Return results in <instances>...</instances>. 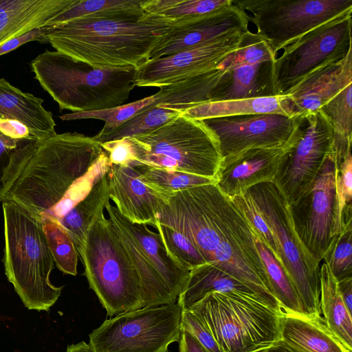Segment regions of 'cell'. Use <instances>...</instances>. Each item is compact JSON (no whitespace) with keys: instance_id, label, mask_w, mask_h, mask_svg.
<instances>
[{"instance_id":"cell-1","label":"cell","mask_w":352,"mask_h":352,"mask_svg":"<svg viewBox=\"0 0 352 352\" xmlns=\"http://www.w3.org/2000/svg\"><path fill=\"white\" fill-rule=\"evenodd\" d=\"M158 221L184 235L206 263L227 272L280 313L270 292L256 234L232 200L214 184L174 192L162 201Z\"/></svg>"},{"instance_id":"cell-2","label":"cell","mask_w":352,"mask_h":352,"mask_svg":"<svg viewBox=\"0 0 352 352\" xmlns=\"http://www.w3.org/2000/svg\"><path fill=\"white\" fill-rule=\"evenodd\" d=\"M93 137L56 133L14 154L0 202L12 201L41 221H59L88 192L85 182L103 153Z\"/></svg>"},{"instance_id":"cell-3","label":"cell","mask_w":352,"mask_h":352,"mask_svg":"<svg viewBox=\"0 0 352 352\" xmlns=\"http://www.w3.org/2000/svg\"><path fill=\"white\" fill-rule=\"evenodd\" d=\"M46 28L56 51L94 67L135 69L173 29L146 13L140 19L80 18Z\"/></svg>"},{"instance_id":"cell-4","label":"cell","mask_w":352,"mask_h":352,"mask_svg":"<svg viewBox=\"0 0 352 352\" xmlns=\"http://www.w3.org/2000/svg\"><path fill=\"white\" fill-rule=\"evenodd\" d=\"M34 78L59 111L88 112L123 104L135 87V69H102L46 50L31 62Z\"/></svg>"},{"instance_id":"cell-5","label":"cell","mask_w":352,"mask_h":352,"mask_svg":"<svg viewBox=\"0 0 352 352\" xmlns=\"http://www.w3.org/2000/svg\"><path fill=\"white\" fill-rule=\"evenodd\" d=\"M2 203L6 277L28 309L48 311L63 287L50 280L54 261L42 222L14 201Z\"/></svg>"},{"instance_id":"cell-6","label":"cell","mask_w":352,"mask_h":352,"mask_svg":"<svg viewBox=\"0 0 352 352\" xmlns=\"http://www.w3.org/2000/svg\"><path fill=\"white\" fill-rule=\"evenodd\" d=\"M191 311L224 352H256L280 340V314L254 294L210 292Z\"/></svg>"},{"instance_id":"cell-7","label":"cell","mask_w":352,"mask_h":352,"mask_svg":"<svg viewBox=\"0 0 352 352\" xmlns=\"http://www.w3.org/2000/svg\"><path fill=\"white\" fill-rule=\"evenodd\" d=\"M77 251L89 288L108 316L142 308L138 272L104 211L94 219Z\"/></svg>"},{"instance_id":"cell-8","label":"cell","mask_w":352,"mask_h":352,"mask_svg":"<svg viewBox=\"0 0 352 352\" xmlns=\"http://www.w3.org/2000/svg\"><path fill=\"white\" fill-rule=\"evenodd\" d=\"M130 138L136 166L214 179L222 160L212 131L202 120L183 114L151 132Z\"/></svg>"},{"instance_id":"cell-9","label":"cell","mask_w":352,"mask_h":352,"mask_svg":"<svg viewBox=\"0 0 352 352\" xmlns=\"http://www.w3.org/2000/svg\"><path fill=\"white\" fill-rule=\"evenodd\" d=\"M276 242L281 265L292 281L307 317L324 320L320 308V263L300 242L289 204L275 184L263 182L248 190Z\"/></svg>"},{"instance_id":"cell-10","label":"cell","mask_w":352,"mask_h":352,"mask_svg":"<svg viewBox=\"0 0 352 352\" xmlns=\"http://www.w3.org/2000/svg\"><path fill=\"white\" fill-rule=\"evenodd\" d=\"M182 309L176 302L143 307L104 320L89 335L91 352H168L181 336Z\"/></svg>"},{"instance_id":"cell-11","label":"cell","mask_w":352,"mask_h":352,"mask_svg":"<svg viewBox=\"0 0 352 352\" xmlns=\"http://www.w3.org/2000/svg\"><path fill=\"white\" fill-rule=\"evenodd\" d=\"M274 54L315 28L352 11V0H232Z\"/></svg>"},{"instance_id":"cell-12","label":"cell","mask_w":352,"mask_h":352,"mask_svg":"<svg viewBox=\"0 0 352 352\" xmlns=\"http://www.w3.org/2000/svg\"><path fill=\"white\" fill-rule=\"evenodd\" d=\"M351 14L346 12L285 47L273 63L277 96L285 95L314 72L342 60L351 44Z\"/></svg>"},{"instance_id":"cell-13","label":"cell","mask_w":352,"mask_h":352,"mask_svg":"<svg viewBox=\"0 0 352 352\" xmlns=\"http://www.w3.org/2000/svg\"><path fill=\"white\" fill-rule=\"evenodd\" d=\"M303 126L283 157L273 182L289 204L310 187L333 148L334 131L321 111L305 118Z\"/></svg>"},{"instance_id":"cell-14","label":"cell","mask_w":352,"mask_h":352,"mask_svg":"<svg viewBox=\"0 0 352 352\" xmlns=\"http://www.w3.org/2000/svg\"><path fill=\"white\" fill-rule=\"evenodd\" d=\"M333 148L310 187L292 204L294 230L302 245L320 263L332 240L335 184Z\"/></svg>"},{"instance_id":"cell-15","label":"cell","mask_w":352,"mask_h":352,"mask_svg":"<svg viewBox=\"0 0 352 352\" xmlns=\"http://www.w3.org/2000/svg\"><path fill=\"white\" fill-rule=\"evenodd\" d=\"M305 120L261 113L202 120L217 138L222 157L251 148L281 147L300 135Z\"/></svg>"},{"instance_id":"cell-16","label":"cell","mask_w":352,"mask_h":352,"mask_svg":"<svg viewBox=\"0 0 352 352\" xmlns=\"http://www.w3.org/2000/svg\"><path fill=\"white\" fill-rule=\"evenodd\" d=\"M244 33L231 34L206 44L148 60L135 69V86L160 88L212 71L237 50Z\"/></svg>"},{"instance_id":"cell-17","label":"cell","mask_w":352,"mask_h":352,"mask_svg":"<svg viewBox=\"0 0 352 352\" xmlns=\"http://www.w3.org/2000/svg\"><path fill=\"white\" fill-rule=\"evenodd\" d=\"M275 56L264 43L248 40L226 60V72L210 101L277 96L273 79Z\"/></svg>"},{"instance_id":"cell-18","label":"cell","mask_w":352,"mask_h":352,"mask_svg":"<svg viewBox=\"0 0 352 352\" xmlns=\"http://www.w3.org/2000/svg\"><path fill=\"white\" fill-rule=\"evenodd\" d=\"M298 138L284 146L251 148L222 157L214 178L216 186L232 198L256 184L273 183L283 157Z\"/></svg>"},{"instance_id":"cell-19","label":"cell","mask_w":352,"mask_h":352,"mask_svg":"<svg viewBox=\"0 0 352 352\" xmlns=\"http://www.w3.org/2000/svg\"><path fill=\"white\" fill-rule=\"evenodd\" d=\"M248 14L232 3L179 27L173 28L150 54V60L206 44L249 30Z\"/></svg>"},{"instance_id":"cell-20","label":"cell","mask_w":352,"mask_h":352,"mask_svg":"<svg viewBox=\"0 0 352 352\" xmlns=\"http://www.w3.org/2000/svg\"><path fill=\"white\" fill-rule=\"evenodd\" d=\"M350 83H352V49L342 60L314 72L285 94L292 116L305 120L318 112Z\"/></svg>"},{"instance_id":"cell-21","label":"cell","mask_w":352,"mask_h":352,"mask_svg":"<svg viewBox=\"0 0 352 352\" xmlns=\"http://www.w3.org/2000/svg\"><path fill=\"white\" fill-rule=\"evenodd\" d=\"M108 179L109 198L119 212L133 223L155 228L163 199L141 180L138 170L109 164Z\"/></svg>"},{"instance_id":"cell-22","label":"cell","mask_w":352,"mask_h":352,"mask_svg":"<svg viewBox=\"0 0 352 352\" xmlns=\"http://www.w3.org/2000/svg\"><path fill=\"white\" fill-rule=\"evenodd\" d=\"M105 209L109 219L135 239L177 300L187 282L190 270L171 256L159 233L151 230L146 224L130 221L110 202Z\"/></svg>"},{"instance_id":"cell-23","label":"cell","mask_w":352,"mask_h":352,"mask_svg":"<svg viewBox=\"0 0 352 352\" xmlns=\"http://www.w3.org/2000/svg\"><path fill=\"white\" fill-rule=\"evenodd\" d=\"M76 0H0V45L49 21Z\"/></svg>"},{"instance_id":"cell-24","label":"cell","mask_w":352,"mask_h":352,"mask_svg":"<svg viewBox=\"0 0 352 352\" xmlns=\"http://www.w3.org/2000/svg\"><path fill=\"white\" fill-rule=\"evenodd\" d=\"M44 100L25 93L0 78V118H10L25 124L38 140L55 135L52 113L43 106Z\"/></svg>"},{"instance_id":"cell-25","label":"cell","mask_w":352,"mask_h":352,"mask_svg":"<svg viewBox=\"0 0 352 352\" xmlns=\"http://www.w3.org/2000/svg\"><path fill=\"white\" fill-rule=\"evenodd\" d=\"M280 340L303 352H347L324 320L280 314Z\"/></svg>"},{"instance_id":"cell-26","label":"cell","mask_w":352,"mask_h":352,"mask_svg":"<svg viewBox=\"0 0 352 352\" xmlns=\"http://www.w3.org/2000/svg\"><path fill=\"white\" fill-rule=\"evenodd\" d=\"M261 113H279L293 117L287 95L208 101L192 106L182 113L188 118L199 120Z\"/></svg>"},{"instance_id":"cell-27","label":"cell","mask_w":352,"mask_h":352,"mask_svg":"<svg viewBox=\"0 0 352 352\" xmlns=\"http://www.w3.org/2000/svg\"><path fill=\"white\" fill-rule=\"evenodd\" d=\"M226 72L225 60L212 71L160 87L155 104L183 113L196 104L210 101V94Z\"/></svg>"},{"instance_id":"cell-28","label":"cell","mask_w":352,"mask_h":352,"mask_svg":"<svg viewBox=\"0 0 352 352\" xmlns=\"http://www.w3.org/2000/svg\"><path fill=\"white\" fill-rule=\"evenodd\" d=\"M108 170L109 167L97 177L86 195L58 221L76 249L83 243L94 219L109 202Z\"/></svg>"},{"instance_id":"cell-29","label":"cell","mask_w":352,"mask_h":352,"mask_svg":"<svg viewBox=\"0 0 352 352\" xmlns=\"http://www.w3.org/2000/svg\"><path fill=\"white\" fill-rule=\"evenodd\" d=\"M214 292H237L256 295L246 285L227 272L207 263L190 270L187 282L177 302L182 309H189L207 294Z\"/></svg>"},{"instance_id":"cell-30","label":"cell","mask_w":352,"mask_h":352,"mask_svg":"<svg viewBox=\"0 0 352 352\" xmlns=\"http://www.w3.org/2000/svg\"><path fill=\"white\" fill-rule=\"evenodd\" d=\"M320 308L326 326L347 352H352V318L340 296L338 281L324 262L320 267Z\"/></svg>"},{"instance_id":"cell-31","label":"cell","mask_w":352,"mask_h":352,"mask_svg":"<svg viewBox=\"0 0 352 352\" xmlns=\"http://www.w3.org/2000/svg\"><path fill=\"white\" fill-rule=\"evenodd\" d=\"M142 0H76L52 18L45 27L59 25L80 18L140 19L144 15Z\"/></svg>"},{"instance_id":"cell-32","label":"cell","mask_w":352,"mask_h":352,"mask_svg":"<svg viewBox=\"0 0 352 352\" xmlns=\"http://www.w3.org/2000/svg\"><path fill=\"white\" fill-rule=\"evenodd\" d=\"M232 3V0H144V13L173 28L179 27Z\"/></svg>"},{"instance_id":"cell-33","label":"cell","mask_w":352,"mask_h":352,"mask_svg":"<svg viewBox=\"0 0 352 352\" xmlns=\"http://www.w3.org/2000/svg\"><path fill=\"white\" fill-rule=\"evenodd\" d=\"M255 244L265 267L270 292L277 300L281 312L307 316L296 289L281 264L256 235Z\"/></svg>"},{"instance_id":"cell-34","label":"cell","mask_w":352,"mask_h":352,"mask_svg":"<svg viewBox=\"0 0 352 352\" xmlns=\"http://www.w3.org/2000/svg\"><path fill=\"white\" fill-rule=\"evenodd\" d=\"M335 201L331 235L339 234L352 221V157L351 150L334 153Z\"/></svg>"},{"instance_id":"cell-35","label":"cell","mask_w":352,"mask_h":352,"mask_svg":"<svg viewBox=\"0 0 352 352\" xmlns=\"http://www.w3.org/2000/svg\"><path fill=\"white\" fill-rule=\"evenodd\" d=\"M133 168L138 170L141 180L163 199L180 190L216 183L214 179L141 164Z\"/></svg>"},{"instance_id":"cell-36","label":"cell","mask_w":352,"mask_h":352,"mask_svg":"<svg viewBox=\"0 0 352 352\" xmlns=\"http://www.w3.org/2000/svg\"><path fill=\"white\" fill-rule=\"evenodd\" d=\"M182 113L157 104L145 107L120 127L97 142L99 144L151 132L176 118Z\"/></svg>"},{"instance_id":"cell-37","label":"cell","mask_w":352,"mask_h":352,"mask_svg":"<svg viewBox=\"0 0 352 352\" xmlns=\"http://www.w3.org/2000/svg\"><path fill=\"white\" fill-rule=\"evenodd\" d=\"M155 101L156 96L154 94L129 104L100 111L67 113L60 116V118L64 121L80 119H99L104 121L102 130L93 137L97 141L120 127L145 107L154 104Z\"/></svg>"},{"instance_id":"cell-38","label":"cell","mask_w":352,"mask_h":352,"mask_svg":"<svg viewBox=\"0 0 352 352\" xmlns=\"http://www.w3.org/2000/svg\"><path fill=\"white\" fill-rule=\"evenodd\" d=\"M41 222L56 266L63 274L76 276L79 255L72 238L58 221L45 219Z\"/></svg>"},{"instance_id":"cell-39","label":"cell","mask_w":352,"mask_h":352,"mask_svg":"<svg viewBox=\"0 0 352 352\" xmlns=\"http://www.w3.org/2000/svg\"><path fill=\"white\" fill-rule=\"evenodd\" d=\"M351 96L352 83H350L320 109L331 122L334 131V141L338 143L351 144Z\"/></svg>"},{"instance_id":"cell-40","label":"cell","mask_w":352,"mask_h":352,"mask_svg":"<svg viewBox=\"0 0 352 352\" xmlns=\"http://www.w3.org/2000/svg\"><path fill=\"white\" fill-rule=\"evenodd\" d=\"M323 260L338 282L352 278V221L333 238Z\"/></svg>"},{"instance_id":"cell-41","label":"cell","mask_w":352,"mask_h":352,"mask_svg":"<svg viewBox=\"0 0 352 352\" xmlns=\"http://www.w3.org/2000/svg\"><path fill=\"white\" fill-rule=\"evenodd\" d=\"M155 228L168 253L182 267L190 270L207 263L197 248L181 232L159 221Z\"/></svg>"},{"instance_id":"cell-42","label":"cell","mask_w":352,"mask_h":352,"mask_svg":"<svg viewBox=\"0 0 352 352\" xmlns=\"http://www.w3.org/2000/svg\"><path fill=\"white\" fill-rule=\"evenodd\" d=\"M230 199L244 215L258 239L281 264L277 242L248 191Z\"/></svg>"},{"instance_id":"cell-43","label":"cell","mask_w":352,"mask_h":352,"mask_svg":"<svg viewBox=\"0 0 352 352\" xmlns=\"http://www.w3.org/2000/svg\"><path fill=\"white\" fill-rule=\"evenodd\" d=\"M180 324L181 331L192 335L206 352H224L210 331L191 311L182 309Z\"/></svg>"},{"instance_id":"cell-44","label":"cell","mask_w":352,"mask_h":352,"mask_svg":"<svg viewBox=\"0 0 352 352\" xmlns=\"http://www.w3.org/2000/svg\"><path fill=\"white\" fill-rule=\"evenodd\" d=\"M107 154L110 164L134 167L136 166L135 153L131 138L100 144Z\"/></svg>"},{"instance_id":"cell-45","label":"cell","mask_w":352,"mask_h":352,"mask_svg":"<svg viewBox=\"0 0 352 352\" xmlns=\"http://www.w3.org/2000/svg\"><path fill=\"white\" fill-rule=\"evenodd\" d=\"M28 142L29 141H17L0 133V198L5 190L14 154Z\"/></svg>"},{"instance_id":"cell-46","label":"cell","mask_w":352,"mask_h":352,"mask_svg":"<svg viewBox=\"0 0 352 352\" xmlns=\"http://www.w3.org/2000/svg\"><path fill=\"white\" fill-rule=\"evenodd\" d=\"M0 133L17 141L38 140L25 124L14 119L1 118Z\"/></svg>"},{"instance_id":"cell-47","label":"cell","mask_w":352,"mask_h":352,"mask_svg":"<svg viewBox=\"0 0 352 352\" xmlns=\"http://www.w3.org/2000/svg\"><path fill=\"white\" fill-rule=\"evenodd\" d=\"M47 28L42 27L29 31L28 32L6 41L0 45V56L11 52L19 46L30 41H38L41 43H50L46 35Z\"/></svg>"},{"instance_id":"cell-48","label":"cell","mask_w":352,"mask_h":352,"mask_svg":"<svg viewBox=\"0 0 352 352\" xmlns=\"http://www.w3.org/2000/svg\"><path fill=\"white\" fill-rule=\"evenodd\" d=\"M178 342L179 352H206L199 342L188 332L182 331Z\"/></svg>"},{"instance_id":"cell-49","label":"cell","mask_w":352,"mask_h":352,"mask_svg":"<svg viewBox=\"0 0 352 352\" xmlns=\"http://www.w3.org/2000/svg\"><path fill=\"white\" fill-rule=\"evenodd\" d=\"M338 287L342 300L347 310L352 311V278L338 282Z\"/></svg>"},{"instance_id":"cell-50","label":"cell","mask_w":352,"mask_h":352,"mask_svg":"<svg viewBox=\"0 0 352 352\" xmlns=\"http://www.w3.org/2000/svg\"><path fill=\"white\" fill-rule=\"evenodd\" d=\"M261 352H303L298 350L282 340H278L271 346L260 350Z\"/></svg>"},{"instance_id":"cell-51","label":"cell","mask_w":352,"mask_h":352,"mask_svg":"<svg viewBox=\"0 0 352 352\" xmlns=\"http://www.w3.org/2000/svg\"><path fill=\"white\" fill-rule=\"evenodd\" d=\"M66 352H91L87 343L84 341L68 345Z\"/></svg>"},{"instance_id":"cell-52","label":"cell","mask_w":352,"mask_h":352,"mask_svg":"<svg viewBox=\"0 0 352 352\" xmlns=\"http://www.w3.org/2000/svg\"><path fill=\"white\" fill-rule=\"evenodd\" d=\"M256 352H261L260 351H256Z\"/></svg>"}]
</instances>
